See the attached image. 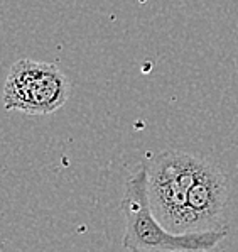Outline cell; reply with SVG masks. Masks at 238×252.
Masks as SVG:
<instances>
[{
	"label": "cell",
	"mask_w": 238,
	"mask_h": 252,
	"mask_svg": "<svg viewBox=\"0 0 238 252\" xmlns=\"http://www.w3.org/2000/svg\"><path fill=\"white\" fill-rule=\"evenodd\" d=\"M187 200L196 223V232L226 228L223 208L228 200V185L226 176L218 166L205 159L196 181L187 193Z\"/></svg>",
	"instance_id": "277c9868"
},
{
	"label": "cell",
	"mask_w": 238,
	"mask_h": 252,
	"mask_svg": "<svg viewBox=\"0 0 238 252\" xmlns=\"http://www.w3.org/2000/svg\"><path fill=\"white\" fill-rule=\"evenodd\" d=\"M147 161L137 166L125 183L122 213L124 247L129 252H210L226 237V228L174 234L156 219L147 193Z\"/></svg>",
	"instance_id": "6da1fadb"
},
{
	"label": "cell",
	"mask_w": 238,
	"mask_h": 252,
	"mask_svg": "<svg viewBox=\"0 0 238 252\" xmlns=\"http://www.w3.org/2000/svg\"><path fill=\"white\" fill-rule=\"evenodd\" d=\"M70 90V80L57 64L19 60L3 85V107L27 115H48L66 103Z\"/></svg>",
	"instance_id": "7a4b0ae2"
},
{
	"label": "cell",
	"mask_w": 238,
	"mask_h": 252,
	"mask_svg": "<svg viewBox=\"0 0 238 252\" xmlns=\"http://www.w3.org/2000/svg\"><path fill=\"white\" fill-rule=\"evenodd\" d=\"M147 193L156 219L174 234L196 232L187 200L189 189L167 168L160 154L147 161Z\"/></svg>",
	"instance_id": "3957f363"
}]
</instances>
